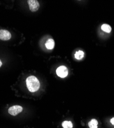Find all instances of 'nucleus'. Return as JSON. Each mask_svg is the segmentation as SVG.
Wrapping results in <instances>:
<instances>
[{
	"label": "nucleus",
	"mask_w": 114,
	"mask_h": 128,
	"mask_svg": "<svg viewBox=\"0 0 114 128\" xmlns=\"http://www.w3.org/2000/svg\"><path fill=\"white\" fill-rule=\"evenodd\" d=\"M110 122L111 124L113 126H114V117H112V118L110 120Z\"/></svg>",
	"instance_id": "nucleus-11"
},
{
	"label": "nucleus",
	"mask_w": 114,
	"mask_h": 128,
	"mask_svg": "<svg viewBox=\"0 0 114 128\" xmlns=\"http://www.w3.org/2000/svg\"><path fill=\"white\" fill-rule=\"evenodd\" d=\"M31 12H36L40 7V4L37 0H29L27 1Z\"/></svg>",
	"instance_id": "nucleus-4"
},
{
	"label": "nucleus",
	"mask_w": 114,
	"mask_h": 128,
	"mask_svg": "<svg viewBox=\"0 0 114 128\" xmlns=\"http://www.w3.org/2000/svg\"><path fill=\"white\" fill-rule=\"evenodd\" d=\"M26 86L28 90L31 92L37 91L40 87V83L38 79L35 76L28 77L26 80Z\"/></svg>",
	"instance_id": "nucleus-1"
},
{
	"label": "nucleus",
	"mask_w": 114,
	"mask_h": 128,
	"mask_svg": "<svg viewBox=\"0 0 114 128\" xmlns=\"http://www.w3.org/2000/svg\"><path fill=\"white\" fill-rule=\"evenodd\" d=\"M98 122L95 119H92L88 122V126L89 128H98Z\"/></svg>",
	"instance_id": "nucleus-7"
},
{
	"label": "nucleus",
	"mask_w": 114,
	"mask_h": 128,
	"mask_svg": "<svg viewBox=\"0 0 114 128\" xmlns=\"http://www.w3.org/2000/svg\"><path fill=\"white\" fill-rule=\"evenodd\" d=\"M101 28L103 31H104V32H107V33H110L111 31V26L107 24H103L101 26Z\"/></svg>",
	"instance_id": "nucleus-8"
},
{
	"label": "nucleus",
	"mask_w": 114,
	"mask_h": 128,
	"mask_svg": "<svg viewBox=\"0 0 114 128\" xmlns=\"http://www.w3.org/2000/svg\"><path fill=\"white\" fill-rule=\"evenodd\" d=\"M23 111V108L21 106L15 105L8 109V113L13 116H16Z\"/></svg>",
	"instance_id": "nucleus-3"
},
{
	"label": "nucleus",
	"mask_w": 114,
	"mask_h": 128,
	"mask_svg": "<svg viewBox=\"0 0 114 128\" xmlns=\"http://www.w3.org/2000/svg\"><path fill=\"white\" fill-rule=\"evenodd\" d=\"M2 62L1 60H0V67L2 66Z\"/></svg>",
	"instance_id": "nucleus-12"
},
{
	"label": "nucleus",
	"mask_w": 114,
	"mask_h": 128,
	"mask_svg": "<svg viewBox=\"0 0 114 128\" xmlns=\"http://www.w3.org/2000/svg\"><path fill=\"white\" fill-rule=\"evenodd\" d=\"M55 45V41L52 38L48 39L45 43V46L47 48V49L49 50H52L54 48Z\"/></svg>",
	"instance_id": "nucleus-6"
},
{
	"label": "nucleus",
	"mask_w": 114,
	"mask_h": 128,
	"mask_svg": "<svg viewBox=\"0 0 114 128\" xmlns=\"http://www.w3.org/2000/svg\"><path fill=\"white\" fill-rule=\"evenodd\" d=\"M62 126L63 128H72L73 127V124L70 121L65 120L62 124Z\"/></svg>",
	"instance_id": "nucleus-10"
},
{
	"label": "nucleus",
	"mask_w": 114,
	"mask_h": 128,
	"mask_svg": "<svg viewBox=\"0 0 114 128\" xmlns=\"http://www.w3.org/2000/svg\"><path fill=\"white\" fill-rule=\"evenodd\" d=\"M57 76L61 78H65L68 74V70L65 66H61L58 67L56 70Z\"/></svg>",
	"instance_id": "nucleus-2"
},
{
	"label": "nucleus",
	"mask_w": 114,
	"mask_h": 128,
	"mask_svg": "<svg viewBox=\"0 0 114 128\" xmlns=\"http://www.w3.org/2000/svg\"><path fill=\"white\" fill-rule=\"evenodd\" d=\"M12 38V34L8 30H0V39L3 40H8Z\"/></svg>",
	"instance_id": "nucleus-5"
},
{
	"label": "nucleus",
	"mask_w": 114,
	"mask_h": 128,
	"mask_svg": "<svg viewBox=\"0 0 114 128\" xmlns=\"http://www.w3.org/2000/svg\"><path fill=\"white\" fill-rule=\"evenodd\" d=\"M84 56V52L81 50H79L78 51H77L75 54V58L78 60H80L83 58Z\"/></svg>",
	"instance_id": "nucleus-9"
}]
</instances>
